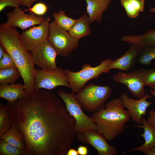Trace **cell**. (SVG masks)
Listing matches in <instances>:
<instances>
[{"label":"cell","mask_w":155,"mask_h":155,"mask_svg":"<svg viewBox=\"0 0 155 155\" xmlns=\"http://www.w3.org/2000/svg\"><path fill=\"white\" fill-rule=\"evenodd\" d=\"M122 41L140 48L155 45V28L150 29L142 35H125Z\"/></svg>","instance_id":"19"},{"label":"cell","mask_w":155,"mask_h":155,"mask_svg":"<svg viewBox=\"0 0 155 155\" xmlns=\"http://www.w3.org/2000/svg\"><path fill=\"white\" fill-rule=\"evenodd\" d=\"M147 70L140 67L130 72H118L113 75V80L126 86L133 97L140 99L145 94L144 82Z\"/></svg>","instance_id":"8"},{"label":"cell","mask_w":155,"mask_h":155,"mask_svg":"<svg viewBox=\"0 0 155 155\" xmlns=\"http://www.w3.org/2000/svg\"><path fill=\"white\" fill-rule=\"evenodd\" d=\"M51 18L47 16L38 26L24 31L21 34L23 43L27 49L32 52L40 44L48 39Z\"/></svg>","instance_id":"12"},{"label":"cell","mask_w":155,"mask_h":155,"mask_svg":"<svg viewBox=\"0 0 155 155\" xmlns=\"http://www.w3.org/2000/svg\"><path fill=\"white\" fill-rule=\"evenodd\" d=\"M7 16V21L5 22L7 24L22 30L35 25L40 24L45 18L36 16L33 13L26 14L19 7L15 8L12 11L8 12Z\"/></svg>","instance_id":"14"},{"label":"cell","mask_w":155,"mask_h":155,"mask_svg":"<svg viewBox=\"0 0 155 155\" xmlns=\"http://www.w3.org/2000/svg\"><path fill=\"white\" fill-rule=\"evenodd\" d=\"M56 25L61 28L69 31L77 21L69 17L65 11L60 10L58 12L54 13L52 15Z\"/></svg>","instance_id":"24"},{"label":"cell","mask_w":155,"mask_h":155,"mask_svg":"<svg viewBox=\"0 0 155 155\" xmlns=\"http://www.w3.org/2000/svg\"><path fill=\"white\" fill-rule=\"evenodd\" d=\"M142 125H134L138 128H142L144 132L141 135L144 139V143L140 146H137L130 149L127 152L140 151L143 152L146 150L150 148L155 147V129L150 125L147 120L143 116L142 117Z\"/></svg>","instance_id":"17"},{"label":"cell","mask_w":155,"mask_h":155,"mask_svg":"<svg viewBox=\"0 0 155 155\" xmlns=\"http://www.w3.org/2000/svg\"><path fill=\"white\" fill-rule=\"evenodd\" d=\"M125 108L120 97L114 98L91 117L97 126L98 132L108 141L119 135L124 130L125 123L129 121L130 117Z\"/></svg>","instance_id":"3"},{"label":"cell","mask_w":155,"mask_h":155,"mask_svg":"<svg viewBox=\"0 0 155 155\" xmlns=\"http://www.w3.org/2000/svg\"><path fill=\"white\" fill-rule=\"evenodd\" d=\"M77 151L80 155H86L88 154V148L85 146H79L77 148Z\"/></svg>","instance_id":"33"},{"label":"cell","mask_w":155,"mask_h":155,"mask_svg":"<svg viewBox=\"0 0 155 155\" xmlns=\"http://www.w3.org/2000/svg\"><path fill=\"white\" fill-rule=\"evenodd\" d=\"M79 155L77 150L75 149L70 148L67 151L66 155Z\"/></svg>","instance_id":"36"},{"label":"cell","mask_w":155,"mask_h":155,"mask_svg":"<svg viewBox=\"0 0 155 155\" xmlns=\"http://www.w3.org/2000/svg\"><path fill=\"white\" fill-rule=\"evenodd\" d=\"M57 94L63 100L68 112L75 119L74 131L76 134L88 130L98 131L96 125L91 117H88L83 112L75 94L72 92H67L60 90L57 91Z\"/></svg>","instance_id":"6"},{"label":"cell","mask_w":155,"mask_h":155,"mask_svg":"<svg viewBox=\"0 0 155 155\" xmlns=\"http://www.w3.org/2000/svg\"><path fill=\"white\" fill-rule=\"evenodd\" d=\"M31 54L34 64L40 69L53 70L57 67L56 63L57 54L48 39L38 45Z\"/></svg>","instance_id":"11"},{"label":"cell","mask_w":155,"mask_h":155,"mask_svg":"<svg viewBox=\"0 0 155 155\" xmlns=\"http://www.w3.org/2000/svg\"><path fill=\"white\" fill-rule=\"evenodd\" d=\"M48 40L57 55L64 57L68 56L79 45V40L59 27L53 21L49 24Z\"/></svg>","instance_id":"7"},{"label":"cell","mask_w":155,"mask_h":155,"mask_svg":"<svg viewBox=\"0 0 155 155\" xmlns=\"http://www.w3.org/2000/svg\"><path fill=\"white\" fill-rule=\"evenodd\" d=\"M86 7L90 24L95 21L100 23L103 12L107 9L112 0H85Z\"/></svg>","instance_id":"16"},{"label":"cell","mask_w":155,"mask_h":155,"mask_svg":"<svg viewBox=\"0 0 155 155\" xmlns=\"http://www.w3.org/2000/svg\"><path fill=\"white\" fill-rule=\"evenodd\" d=\"M61 86L70 88L65 69L58 67L53 70L36 69L34 90H50Z\"/></svg>","instance_id":"9"},{"label":"cell","mask_w":155,"mask_h":155,"mask_svg":"<svg viewBox=\"0 0 155 155\" xmlns=\"http://www.w3.org/2000/svg\"><path fill=\"white\" fill-rule=\"evenodd\" d=\"M0 139L24 151L25 144L23 137L16 128L11 127L5 133L0 135Z\"/></svg>","instance_id":"21"},{"label":"cell","mask_w":155,"mask_h":155,"mask_svg":"<svg viewBox=\"0 0 155 155\" xmlns=\"http://www.w3.org/2000/svg\"><path fill=\"white\" fill-rule=\"evenodd\" d=\"M145 86L155 90V69H147L144 80Z\"/></svg>","instance_id":"28"},{"label":"cell","mask_w":155,"mask_h":155,"mask_svg":"<svg viewBox=\"0 0 155 155\" xmlns=\"http://www.w3.org/2000/svg\"><path fill=\"white\" fill-rule=\"evenodd\" d=\"M76 138L83 144H88L97 151L99 155H116L119 152L116 148L109 144L102 134L93 130H88L76 134Z\"/></svg>","instance_id":"10"},{"label":"cell","mask_w":155,"mask_h":155,"mask_svg":"<svg viewBox=\"0 0 155 155\" xmlns=\"http://www.w3.org/2000/svg\"><path fill=\"white\" fill-rule=\"evenodd\" d=\"M38 0H33V1L34 2V1H38Z\"/></svg>","instance_id":"40"},{"label":"cell","mask_w":155,"mask_h":155,"mask_svg":"<svg viewBox=\"0 0 155 155\" xmlns=\"http://www.w3.org/2000/svg\"><path fill=\"white\" fill-rule=\"evenodd\" d=\"M47 10L46 5L42 3H38L32 7L29 8L25 10V11H29L30 13H33L38 15H42L45 13Z\"/></svg>","instance_id":"30"},{"label":"cell","mask_w":155,"mask_h":155,"mask_svg":"<svg viewBox=\"0 0 155 155\" xmlns=\"http://www.w3.org/2000/svg\"><path fill=\"white\" fill-rule=\"evenodd\" d=\"M145 0H121L120 3L125 9L127 15L131 18L138 16L143 12Z\"/></svg>","instance_id":"22"},{"label":"cell","mask_w":155,"mask_h":155,"mask_svg":"<svg viewBox=\"0 0 155 155\" xmlns=\"http://www.w3.org/2000/svg\"><path fill=\"white\" fill-rule=\"evenodd\" d=\"M113 61L112 59H104L95 67H92L89 64H84L82 69L76 72L65 69V74L71 92L75 94L82 89L88 81L93 79L98 78L102 73H108V66Z\"/></svg>","instance_id":"5"},{"label":"cell","mask_w":155,"mask_h":155,"mask_svg":"<svg viewBox=\"0 0 155 155\" xmlns=\"http://www.w3.org/2000/svg\"><path fill=\"white\" fill-rule=\"evenodd\" d=\"M20 4L17 0H0V11L7 7H19Z\"/></svg>","instance_id":"31"},{"label":"cell","mask_w":155,"mask_h":155,"mask_svg":"<svg viewBox=\"0 0 155 155\" xmlns=\"http://www.w3.org/2000/svg\"><path fill=\"white\" fill-rule=\"evenodd\" d=\"M20 76V73L16 67L0 69V84L15 83Z\"/></svg>","instance_id":"23"},{"label":"cell","mask_w":155,"mask_h":155,"mask_svg":"<svg viewBox=\"0 0 155 155\" xmlns=\"http://www.w3.org/2000/svg\"><path fill=\"white\" fill-rule=\"evenodd\" d=\"M5 50L3 46L0 45V59L3 57L5 53Z\"/></svg>","instance_id":"37"},{"label":"cell","mask_w":155,"mask_h":155,"mask_svg":"<svg viewBox=\"0 0 155 155\" xmlns=\"http://www.w3.org/2000/svg\"><path fill=\"white\" fill-rule=\"evenodd\" d=\"M149 11L151 13H155V7L151 8Z\"/></svg>","instance_id":"39"},{"label":"cell","mask_w":155,"mask_h":155,"mask_svg":"<svg viewBox=\"0 0 155 155\" xmlns=\"http://www.w3.org/2000/svg\"><path fill=\"white\" fill-rule=\"evenodd\" d=\"M0 155H25L24 151L4 140H0Z\"/></svg>","instance_id":"27"},{"label":"cell","mask_w":155,"mask_h":155,"mask_svg":"<svg viewBox=\"0 0 155 155\" xmlns=\"http://www.w3.org/2000/svg\"><path fill=\"white\" fill-rule=\"evenodd\" d=\"M147 121L150 125L155 129V110L151 109L149 111Z\"/></svg>","instance_id":"32"},{"label":"cell","mask_w":155,"mask_h":155,"mask_svg":"<svg viewBox=\"0 0 155 155\" xmlns=\"http://www.w3.org/2000/svg\"><path fill=\"white\" fill-rule=\"evenodd\" d=\"M16 67L11 57L5 51L2 58L0 59V69Z\"/></svg>","instance_id":"29"},{"label":"cell","mask_w":155,"mask_h":155,"mask_svg":"<svg viewBox=\"0 0 155 155\" xmlns=\"http://www.w3.org/2000/svg\"><path fill=\"white\" fill-rule=\"evenodd\" d=\"M27 93L24 85L19 83L0 85V97L8 102H14Z\"/></svg>","instance_id":"18"},{"label":"cell","mask_w":155,"mask_h":155,"mask_svg":"<svg viewBox=\"0 0 155 155\" xmlns=\"http://www.w3.org/2000/svg\"><path fill=\"white\" fill-rule=\"evenodd\" d=\"M140 48L131 45L122 56L110 63L108 67V70L116 69L126 72L131 69L137 63Z\"/></svg>","instance_id":"15"},{"label":"cell","mask_w":155,"mask_h":155,"mask_svg":"<svg viewBox=\"0 0 155 155\" xmlns=\"http://www.w3.org/2000/svg\"><path fill=\"white\" fill-rule=\"evenodd\" d=\"M143 152L145 155H155V147L149 148Z\"/></svg>","instance_id":"35"},{"label":"cell","mask_w":155,"mask_h":155,"mask_svg":"<svg viewBox=\"0 0 155 155\" xmlns=\"http://www.w3.org/2000/svg\"><path fill=\"white\" fill-rule=\"evenodd\" d=\"M150 92L151 94L155 98V90H151Z\"/></svg>","instance_id":"38"},{"label":"cell","mask_w":155,"mask_h":155,"mask_svg":"<svg viewBox=\"0 0 155 155\" xmlns=\"http://www.w3.org/2000/svg\"><path fill=\"white\" fill-rule=\"evenodd\" d=\"M20 5L26 6L30 8L34 1L33 0H17Z\"/></svg>","instance_id":"34"},{"label":"cell","mask_w":155,"mask_h":155,"mask_svg":"<svg viewBox=\"0 0 155 155\" xmlns=\"http://www.w3.org/2000/svg\"><path fill=\"white\" fill-rule=\"evenodd\" d=\"M10 117L6 106L0 103V135L7 132L11 127Z\"/></svg>","instance_id":"26"},{"label":"cell","mask_w":155,"mask_h":155,"mask_svg":"<svg viewBox=\"0 0 155 155\" xmlns=\"http://www.w3.org/2000/svg\"><path fill=\"white\" fill-rule=\"evenodd\" d=\"M112 88L90 83L75 94V97L83 109L94 113L103 108L110 96Z\"/></svg>","instance_id":"4"},{"label":"cell","mask_w":155,"mask_h":155,"mask_svg":"<svg viewBox=\"0 0 155 155\" xmlns=\"http://www.w3.org/2000/svg\"><path fill=\"white\" fill-rule=\"evenodd\" d=\"M0 42L19 70L28 92L34 90L36 69L31 53L26 48L16 27L5 22L0 25Z\"/></svg>","instance_id":"2"},{"label":"cell","mask_w":155,"mask_h":155,"mask_svg":"<svg viewBox=\"0 0 155 155\" xmlns=\"http://www.w3.org/2000/svg\"><path fill=\"white\" fill-rule=\"evenodd\" d=\"M155 59V45L140 48L137 63L143 65H148Z\"/></svg>","instance_id":"25"},{"label":"cell","mask_w":155,"mask_h":155,"mask_svg":"<svg viewBox=\"0 0 155 155\" xmlns=\"http://www.w3.org/2000/svg\"><path fill=\"white\" fill-rule=\"evenodd\" d=\"M6 106L11 127L23 137L25 155H66L76 138L75 120L61 98L34 90Z\"/></svg>","instance_id":"1"},{"label":"cell","mask_w":155,"mask_h":155,"mask_svg":"<svg viewBox=\"0 0 155 155\" xmlns=\"http://www.w3.org/2000/svg\"><path fill=\"white\" fill-rule=\"evenodd\" d=\"M90 24L88 16L84 13L77 20L69 32L72 37L79 40L91 34Z\"/></svg>","instance_id":"20"},{"label":"cell","mask_w":155,"mask_h":155,"mask_svg":"<svg viewBox=\"0 0 155 155\" xmlns=\"http://www.w3.org/2000/svg\"><path fill=\"white\" fill-rule=\"evenodd\" d=\"M120 97L123 105L127 108L130 118L137 124H142V116L145 115L147 108L152 103L147 100L152 96L146 93L142 98L136 100L129 97L126 93H124Z\"/></svg>","instance_id":"13"}]
</instances>
